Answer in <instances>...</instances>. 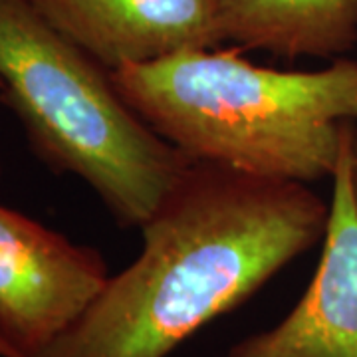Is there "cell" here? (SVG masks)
<instances>
[{"label": "cell", "mask_w": 357, "mask_h": 357, "mask_svg": "<svg viewBox=\"0 0 357 357\" xmlns=\"http://www.w3.org/2000/svg\"><path fill=\"white\" fill-rule=\"evenodd\" d=\"M307 185L191 163L141 225L143 248L34 357H167L324 238Z\"/></svg>", "instance_id": "cell-1"}, {"label": "cell", "mask_w": 357, "mask_h": 357, "mask_svg": "<svg viewBox=\"0 0 357 357\" xmlns=\"http://www.w3.org/2000/svg\"><path fill=\"white\" fill-rule=\"evenodd\" d=\"M115 89L192 163L250 177L314 183L333 177L357 121V62L314 72L256 66L241 50L195 48L119 66Z\"/></svg>", "instance_id": "cell-2"}, {"label": "cell", "mask_w": 357, "mask_h": 357, "mask_svg": "<svg viewBox=\"0 0 357 357\" xmlns=\"http://www.w3.org/2000/svg\"><path fill=\"white\" fill-rule=\"evenodd\" d=\"M0 84L32 153L54 173L82 178L121 227L139 229L192 163L32 0H0Z\"/></svg>", "instance_id": "cell-3"}, {"label": "cell", "mask_w": 357, "mask_h": 357, "mask_svg": "<svg viewBox=\"0 0 357 357\" xmlns=\"http://www.w3.org/2000/svg\"><path fill=\"white\" fill-rule=\"evenodd\" d=\"M109 280L89 246L0 204V340L34 357L76 321Z\"/></svg>", "instance_id": "cell-4"}, {"label": "cell", "mask_w": 357, "mask_h": 357, "mask_svg": "<svg viewBox=\"0 0 357 357\" xmlns=\"http://www.w3.org/2000/svg\"><path fill=\"white\" fill-rule=\"evenodd\" d=\"M347 129L337 167L321 258L306 294L266 332L232 345L225 357H357V201Z\"/></svg>", "instance_id": "cell-5"}, {"label": "cell", "mask_w": 357, "mask_h": 357, "mask_svg": "<svg viewBox=\"0 0 357 357\" xmlns=\"http://www.w3.org/2000/svg\"><path fill=\"white\" fill-rule=\"evenodd\" d=\"M40 14L109 72L222 40L217 0H32Z\"/></svg>", "instance_id": "cell-6"}, {"label": "cell", "mask_w": 357, "mask_h": 357, "mask_svg": "<svg viewBox=\"0 0 357 357\" xmlns=\"http://www.w3.org/2000/svg\"><path fill=\"white\" fill-rule=\"evenodd\" d=\"M225 42L296 60L337 58L357 44V0H217Z\"/></svg>", "instance_id": "cell-7"}, {"label": "cell", "mask_w": 357, "mask_h": 357, "mask_svg": "<svg viewBox=\"0 0 357 357\" xmlns=\"http://www.w3.org/2000/svg\"><path fill=\"white\" fill-rule=\"evenodd\" d=\"M349 167H351V187L357 201V128L354 129V137H351V149H349Z\"/></svg>", "instance_id": "cell-8"}, {"label": "cell", "mask_w": 357, "mask_h": 357, "mask_svg": "<svg viewBox=\"0 0 357 357\" xmlns=\"http://www.w3.org/2000/svg\"><path fill=\"white\" fill-rule=\"evenodd\" d=\"M0 357H13V354H10V349L6 347V344L0 340Z\"/></svg>", "instance_id": "cell-9"}, {"label": "cell", "mask_w": 357, "mask_h": 357, "mask_svg": "<svg viewBox=\"0 0 357 357\" xmlns=\"http://www.w3.org/2000/svg\"><path fill=\"white\" fill-rule=\"evenodd\" d=\"M4 100V91H2V84H0V103Z\"/></svg>", "instance_id": "cell-10"}, {"label": "cell", "mask_w": 357, "mask_h": 357, "mask_svg": "<svg viewBox=\"0 0 357 357\" xmlns=\"http://www.w3.org/2000/svg\"><path fill=\"white\" fill-rule=\"evenodd\" d=\"M0 175H2V163H0Z\"/></svg>", "instance_id": "cell-11"}]
</instances>
